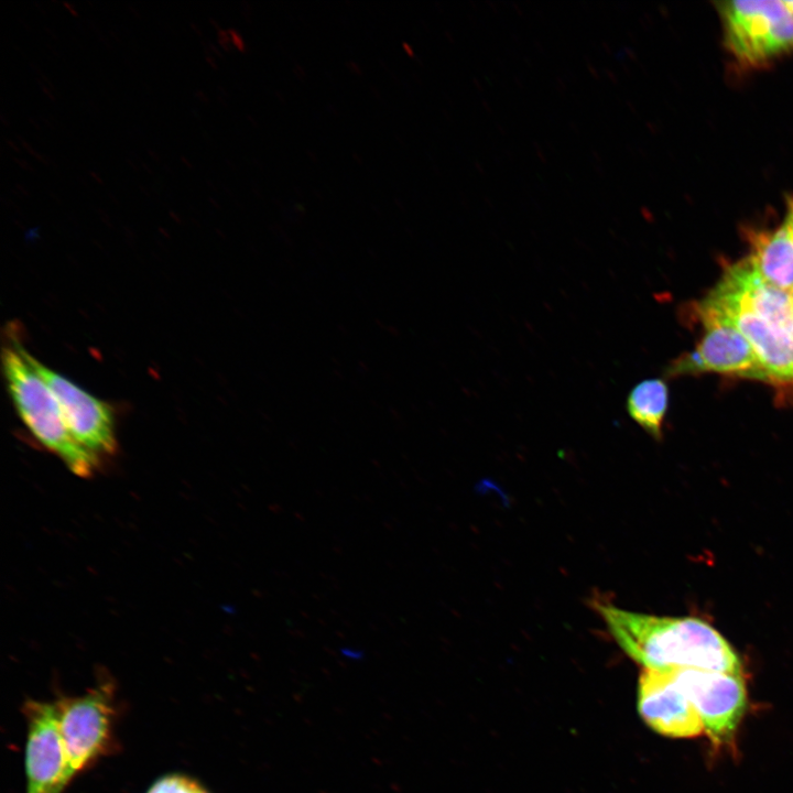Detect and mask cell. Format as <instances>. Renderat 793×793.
Returning a JSON list of instances; mask_svg holds the SVG:
<instances>
[{"label":"cell","instance_id":"obj_4","mask_svg":"<svg viewBox=\"0 0 793 793\" xmlns=\"http://www.w3.org/2000/svg\"><path fill=\"white\" fill-rule=\"evenodd\" d=\"M55 703L59 732L76 775L115 749V687L104 681L82 695L58 697Z\"/></svg>","mask_w":793,"mask_h":793},{"label":"cell","instance_id":"obj_13","mask_svg":"<svg viewBox=\"0 0 793 793\" xmlns=\"http://www.w3.org/2000/svg\"><path fill=\"white\" fill-rule=\"evenodd\" d=\"M146 793H209L196 780L183 774H167L157 779Z\"/></svg>","mask_w":793,"mask_h":793},{"label":"cell","instance_id":"obj_17","mask_svg":"<svg viewBox=\"0 0 793 793\" xmlns=\"http://www.w3.org/2000/svg\"><path fill=\"white\" fill-rule=\"evenodd\" d=\"M6 141H7L8 145H10L14 151H18V152L20 151L19 148L11 140L6 139Z\"/></svg>","mask_w":793,"mask_h":793},{"label":"cell","instance_id":"obj_22","mask_svg":"<svg viewBox=\"0 0 793 793\" xmlns=\"http://www.w3.org/2000/svg\"><path fill=\"white\" fill-rule=\"evenodd\" d=\"M182 161L187 164L188 167H191V164L185 160L184 156H182Z\"/></svg>","mask_w":793,"mask_h":793},{"label":"cell","instance_id":"obj_14","mask_svg":"<svg viewBox=\"0 0 793 793\" xmlns=\"http://www.w3.org/2000/svg\"><path fill=\"white\" fill-rule=\"evenodd\" d=\"M15 162H17L22 169L28 170V171H31V172H34V170L32 169V166H31L26 161L21 160V159H15Z\"/></svg>","mask_w":793,"mask_h":793},{"label":"cell","instance_id":"obj_8","mask_svg":"<svg viewBox=\"0 0 793 793\" xmlns=\"http://www.w3.org/2000/svg\"><path fill=\"white\" fill-rule=\"evenodd\" d=\"M672 670L696 707L704 732L716 745L729 742L747 706L741 674L687 667Z\"/></svg>","mask_w":793,"mask_h":793},{"label":"cell","instance_id":"obj_11","mask_svg":"<svg viewBox=\"0 0 793 793\" xmlns=\"http://www.w3.org/2000/svg\"><path fill=\"white\" fill-rule=\"evenodd\" d=\"M747 256L753 269L769 283L793 292V198L787 202L783 221L771 231L750 237Z\"/></svg>","mask_w":793,"mask_h":793},{"label":"cell","instance_id":"obj_12","mask_svg":"<svg viewBox=\"0 0 793 793\" xmlns=\"http://www.w3.org/2000/svg\"><path fill=\"white\" fill-rule=\"evenodd\" d=\"M669 406V388L662 379H647L636 384L627 397L630 417L655 439L662 437V425Z\"/></svg>","mask_w":793,"mask_h":793},{"label":"cell","instance_id":"obj_15","mask_svg":"<svg viewBox=\"0 0 793 793\" xmlns=\"http://www.w3.org/2000/svg\"><path fill=\"white\" fill-rule=\"evenodd\" d=\"M196 96H198V98H199L200 100H204V101H207V100H208V99L206 98V95L203 94L200 90H197V91H196Z\"/></svg>","mask_w":793,"mask_h":793},{"label":"cell","instance_id":"obj_19","mask_svg":"<svg viewBox=\"0 0 793 793\" xmlns=\"http://www.w3.org/2000/svg\"><path fill=\"white\" fill-rule=\"evenodd\" d=\"M90 175H91L95 180H97L99 183H101V180L98 177V175H97L96 173L90 172Z\"/></svg>","mask_w":793,"mask_h":793},{"label":"cell","instance_id":"obj_10","mask_svg":"<svg viewBox=\"0 0 793 793\" xmlns=\"http://www.w3.org/2000/svg\"><path fill=\"white\" fill-rule=\"evenodd\" d=\"M638 707L643 720L662 735L691 738L704 732L700 716L672 669L643 671L639 680Z\"/></svg>","mask_w":793,"mask_h":793},{"label":"cell","instance_id":"obj_7","mask_svg":"<svg viewBox=\"0 0 793 793\" xmlns=\"http://www.w3.org/2000/svg\"><path fill=\"white\" fill-rule=\"evenodd\" d=\"M25 793H63L75 776L59 732L56 703L26 699Z\"/></svg>","mask_w":793,"mask_h":793},{"label":"cell","instance_id":"obj_18","mask_svg":"<svg viewBox=\"0 0 793 793\" xmlns=\"http://www.w3.org/2000/svg\"><path fill=\"white\" fill-rule=\"evenodd\" d=\"M15 186H17V188H19V191L22 192L24 195H29V192H28L21 184H17Z\"/></svg>","mask_w":793,"mask_h":793},{"label":"cell","instance_id":"obj_5","mask_svg":"<svg viewBox=\"0 0 793 793\" xmlns=\"http://www.w3.org/2000/svg\"><path fill=\"white\" fill-rule=\"evenodd\" d=\"M730 321L752 346L768 381L793 384V333L750 305L721 278L699 304Z\"/></svg>","mask_w":793,"mask_h":793},{"label":"cell","instance_id":"obj_16","mask_svg":"<svg viewBox=\"0 0 793 793\" xmlns=\"http://www.w3.org/2000/svg\"><path fill=\"white\" fill-rule=\"evenodd\" d=\"M64 6L67 7V9L74 14L77 15V12L74 10V7L67 2H64Z\"/></svg>","mask_w":793,"mask_h":793},{"label":"cell","instance_id":"obj_6","mask_svg":"<svg viewBox=\"0 0 793 793\" xmlns=\"http://www.w3.org/2000/svg\"><path fill=\"white\" fill-rule=\"evenodd\" d=\"M705 333L694 350L672 360L667 378L698 372H719L767 380L765 372L746 337L717 312L698 305Z\"/></svg>","mask_w":793,"mask_h":793},{"label":"cell","instance_id":"obj_1","mask_svg":"<svg viewBox=\"0 0 793 793\" xmlns=\"http://www.w3.org/2000/svg\"><path fill=\"white\" fill-rule=\"evenodd\" d=\"M594 606L622 650L648 670L687 667L741 674L736 651L702 619L633 612L601 601Z\"/></svg>","mask_w":793,"mask_h":793},{"label":"cell","instance_id":"obj_3","mask_svg":"<svg viewBox=\"0 0 793 793\" xmlns=\"http://www.w3.org/2000/svg\"><path fill=\"white\" fill-rule=\"evenodd\" d=\"M724 42L739 64L759 66L793 51V11L785 0L720 1Z\"/></svg>","mask_w":793,"mask_h":793},{"label":"cell","instance_id":"obj_20","mask_svg":"<svg viewBox=\"0 0 793 793\" xmlns=\"http://www.w3.org/2000/svg\"><path fill=\"white\" fill-rule=\"evenodd\" d=\"M787 7L793 11V1L785 0Z\"/></svg>","mask_w":793,"mask_h":793},{"label":"cell","instance_id":"obj_2","mask_svg":"<svg viewBox=\"0 0 793 793\" xmlns=\"http://www.w3.org/2000/svg\"><path fill=\"white\" fill-rule=\"evenodd\" d=\"M11 344L2 349V369L19 416L34 437L74 474L90 476L99 459L73 438L52 390L28 362L20 343Z\"/></svg>","mask_w":793,"mask_h":793},{"label":"cell","instance_id":"obj_9","mask_svg":"<svg viewBox=\"0 0 793 793\" xmlns=\"http://www.w3.org/2000/svg\"><path fill=\"white\" fill-rule=\"evenodd\" d=\"M21 351L52 390L77 444L98 459L113 454L117 441L111 406L40 362L22 346Z\"/></svg>","mask_w":793,"mask_h":793},{"label":"cell","instance_id":"obj_21","mask_svg":"<svg viewBox=\"0 0 793 793\" xmlns=\"http://www.w3.org/2000/svg\"><path fill=\"white\" fill-rule=\"evenodd\" d=\"M191 25H192L193 30H195L197 32V34L200 35V31L196 28V25L195 24H191Z\"/></svg>","mask_w":793,"mask_h":793}]
</instances>
